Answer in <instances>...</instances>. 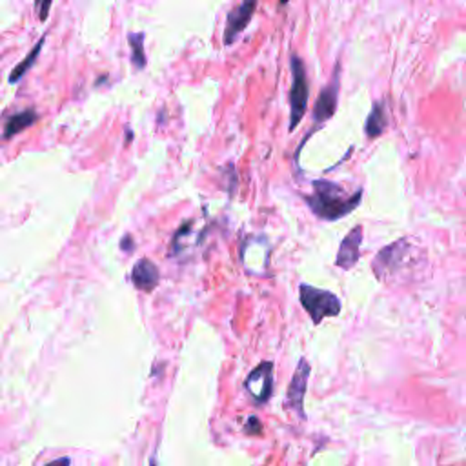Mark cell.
Wrapping results in <instances>:
<instances>
[{
  "mask_svg": "<svg viewBox=\"0 0 466 466\" xmlns=\"http://www.w3.org/2000/svg\"><path fill=\"white\" fill-rule=\"evenodd\" d=\"M313 191L310 195H304V203L317 219L326 222H335L346 217L353 210H357L362 203L364 191L357 190L355 193H346L343 186L334 181H319L312 182Z\"/></svg>",
  "mask_w": 466,
  "mask_h": 466,
  "instance_id": "cell-1",
  "label": "cell"
},
{
  "mask_svg": "<svg viewBox=\"0 0 466 466\" xmlns=\"http://www.w3.org/2000/svg\"><path fill=\"white\" fill-rule=\"evenodd\" d=\"M292 90H290V133L297 130L303 117L306 115L310 99V82L306 75V66L299 55H292Z\"/></svg>",
  "mask_w": 466,
  "mask_h": 466,
  "instance_id": "cell-2",
  "label": "cell"
},
{
  "mask_svg": "<svg viewBox=\"0 0 466 466\" xmlns=\"http://www.w3.org/2000/svg\"><path fill=\"white\" fill-rule=\"evenodd\" d=\"M339 93H341V64L337 62V64H335L334 73H331L330 82H328V84L322 88L321 95L317 97L315 106H313V114H312L313 128H312V132L304 137L303 144L308 141V137L312 135L313 132H317L319 128L324 126V124L328 123L331 117H334L335 111H337V104H339ZM303 144L297 148L295 158H299V153H301V148H303Z\"/></svg>",
  "mask_w": 466,
  "mask_h": 466,
  "instance_id": "cell-3",
  "label": "cell"
},
{
  "mask_svg": "<svg viewBox=\"0 0 466 466\" xmlns=\"http://www.w3.org/2000/svg\"><path fill=\"white\" fill-rule=\"evenodd\" d=\"M299 299L303 308L308 312L313 324H321L326 317H337L341 313V299L328 290L315 286L301 285Z\"/></svg>",
  "mask_w": 466,
  "mask_h": 466,
  "instance_id": "cell-4",
  "label": "cell"
},
{
  "mask_svg": "<svg viewBox=\"0 0 466 466\" xmlns=\"http://www.w3.org/2000/svg\"><path fill=\"white\" fill-rule=\"evenodd\" d=\"M408 257H410V242H408V239L395 240L392 245L385 246L381 252H377V255L374 257V261H371L374 275L379 281H386L388 277L397 273L408 263Z\"/></svg>",
  "mask_w": 466,
  "mask_h": 466,
  "instance_id": "cell-5",
  "label": "cell"
},
{
  "mask_svg": "<svg viewBox=\"0 0 466 466\" xmlns=\"http://www.w3.org/2000/svg\"><path fill=\"white\" fill-rule=\"evenodd\" d=\"M248 390L249 397L254 399L255 403L263 404L268 399L272 397L273 392V364L272 362H261L255 370L249 371L245 383Z\"/></svg>",
  "mask_w": 466,
  "mask_h": 466,
  "instance_id": "cell-6",
  "label": "cell"
},
{
  "mask_svg": "<svg viewBox=\"0 0 466 466\" xmlns=\"http://www.w3.org/2000/svg\"><path fill=\"white\" fill-rule=\"evenodd\" d=\"M259 0H242L237 8H233L226 17V29H224V44L231 46L245 32L255 15Z\"/></svg>",
  "mask_w": 466,
  "mask_h": 466,
  "instance_id": "cell-7",
  "label": "cell"
},
{
  "mask_svg": "<svg viewBox=\"0 0 466 466\" xmlns=\"http://www.w3.org/2000/svg\"><path fill=\"white\" fill-rule=\"evenodd\" d=\"M310 377V364L306 359H301L299 366L295 370L294 379L288 386V394H286V408H290L301 419H304V395H306V386H308Z\"/></svg>",
  "mask_w": 466,
  "mask_h": 466,
  "instance_id": "cell-8",
  "label": "cell"
},
{
  "mask_svg": "<svg viewBox=\"0 0 466 466\" xmlns=\"http://www.w3.org/2000/svg\"><path fill=\"white\" fill-rule=\"evenodd\" d=\"M361 245H362V226L357 224L346 233L343 239L335 257V266L341 270H352L361 259Z\"/></svg>",
  "mask_w": 466,
  "mask_h": 466,
  "instance_id": "cell-9",
  "label": "cell"
},
{
  "mask_svg": "<svg viewBox=\"0 0 466 466\" xmlns=\"http://www.w3.org/2000/svg\"><path fill=\"white\" fill-rule=\"evenodd\" d=\"M132 281L135 288L142 292H153L160 281L158 268L151 263L150 259H141L132 270Z\"/></svg>",
  "mask_w": 466,
  "mask_h": 466,
  "instance_id": "cell-10",
  "label": "cell"
},
{
  "mask_svg": "<svg viewBox=\"0 0 466 466\" xmlns=\"http://www.w3.org/2000/svg\"><path fill=\"white\" fill-rule=\"evenodd\" d=\"M390 124V117H388V109H386V102L385 99H379L374 102L371 106V111L368 114L366 123H364V133L370 141L381 137L383 133L386 132V128Z\"/></svg>",
  "mask_w": 466,
  "mask_h": 466,
  "instance_id": "cell-11",
  "label": "cell"
},
{
  "mask_svg": "<svg viewBox=\"0 0 466 466\" xmlns=\"http://www.w3.org/2000/svg\"><path fill=\"white\" fill-rule=\"evenodd\" d=\"M36 118H39V114H36L35 109H24L20 114H15L6 121L4 124V133H2V139L4 141H9V139H13L15 135H18L20 132L27 130V128L32 126V124L36 123Z\"/></svg>",
  "mask_w": 466,
  "mask_h": 466,
  "instance_id": "cell-12",
  "label": "cell"
},
{
  "mask_svg": "<svg viewBox=\"0 0 466 466\" xmlns=\"http://www.w3.org/2000/svg\"><path fill=\"white\" fill-rule=\"evenodd\" d=\"M44 42H46V39H44V36H42L41 41H39L35 46H33L32 51H29V53L26 55V59L20 60V62H18L17 66H15L13 71L9 73V84H17V82L20 81V78H22L24 75H26V73L29 71V69H32V66H33V64H35L36 57L41 55V50H42V46H44Z\"/></svg>",
  "mask_w": 466,
  "mask_h": 466,
  "instance_id": "cell-13",
  "label": "cell"
},
{
  "mask_svg": "<svg viewBox=\"0 0 466 466\" xmlns=\"http://www.w3.org/2000/svg\"><path fill=\"white\" fill-rule=\"evenodd\" d=\"M128 42L132 48V64L135 69L146 68V53H144V33H130Z\"/></svg>",
  "mask_w": 466,
  "mask_h": 466,
  "instance_id": "cell-14",
  "label": "cell"
},
{
  "mask_svg": "<svg viewBox=\"0 0 466 466\" xmlns=\"http://www.w3.org/2000/svg\"><path fill=\"white\" fill-rule=\"evenodd\" d=\"M51 4H53V0H35V9L36 13H39V20H41V22H46L48 17H50Z\"/></svg>",
  "mask_w": 466,
  "mask_h": 466,
  "instance_id": "cell-15",
  "label": "cell"
},
{
  "mask_svg": "<svg viewBox=\"0 0 466 466\" xmlns=\"http://www.w3.org/2000/svg\"><path fill=\"white\" fill-rule=\"evenodd\" d=\"M248 434H261V423H259L257 417H249V426L246 428Z\"/></svg>",
  "mask_w": 466,
  "mask_h": 466,
  "instance_id": "cell-16",
  "label": "cell"
},
{
  "mask_svg": "<svg viewBox=\"0 0 466 466\" xmlns=\"http://www.w3.org/2000/svg\"><path fill=\"white\" fill-rule=\"evenodd\" d=\"M46 466H69V459L60 458V459H57V461H51L50 465H46Z\"/></svg>",
  "mask_w": 466,
  "mask_h": 466,
  "instance_id": "cell-17",
  "label": "cell"
},
{
  "mask_svg": "<svg viewBox=\"0 0 466 466\" xmlns=\"http://www.w3.org/2000/svg\"><path fill=\"white\" fill-rule=\"evenodd\" d=\"M130 240H132V237L126 235L123 239V245H121V246H123V248H126V252H132V249H133V245H132V242H130Z\"/></svg>",
  "mask_w": 466,
  "mask_h": 466,
  "instance_id": "cell-18",
  "label": "cell"
},
{
  "mask_svg": "<svg viewBox=\"0 0 466 466\" xmlns=\"http://www.w3.org/2000/svg\"><path fill=\"white\" fill-rule=\"evenodd\" d=\"M288 2H290V0H281V6H286Z\"/></svg>",
  "mask_w": 466,
  "mask_h": 466,
  "instance_id": "cell-19",
  "label": "cell"
}]
</instances>
